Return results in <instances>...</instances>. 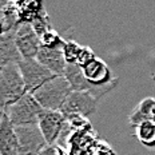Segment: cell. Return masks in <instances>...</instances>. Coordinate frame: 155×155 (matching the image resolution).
<instances>
[{"mask_svg":"<svg viewBox=\"0 0 155 155\" xmlns=\"http://www.w3.org/2000/svg\"><path fill=\"white\" fill-rule=\"evenodd\" d=\"M82 70L86 80L94 87L104 88V87L119 83V79L112 78L111 70L107 66V63L103 62L99 58H95L94 60L88 62L86 66L82 67Z\"/></svg>","mask_w":155,"mask_h":155,"instance_id":"8","label":"cell"},{"mask_svg":"<svg viewBox=\"0 0 155 155\" xmlns=\"http://www.w3.org/2000/svg\"><path fill=\"white\" fill-rule=\"evenodd\" d=\"M67 119L60 111L52 110H41L38 119V126L43 138L46 139L48 146H54V143L62 134Z\"/></svg>","mask_w":155,"mask_h":155,"instance_id":"7","label":"cell"},{"mask_svg":"<svg viewBox=\"0 0 155 155\" xmlns=\"http://www.w3.org/2000/svg\"><path fill=\"white\" fill-rule=\"evenodd\" d=\"M71 86L64 76H55L36 91L32 92V96L36 99L43 110L60 111L66 99L71 94Z\"/></svg>","mask_w":155,"mask_h":155,"instance_id":"2","label":"cell"},{"mask_svg":"<svg viewBox=\"0 0 155 155\" xmlns=\"http://www.w3.org/2000/svg\"><path fill=\"white\" fill-rule=\"evenodd\" d=\"M20 70L21 78L24 80L25 91L27 94H32L36 91L39 87H41L44 83L51 80L52 78L58 76L54 75L51 71H48L46 67H43L36 59H21L18 63Z\"/></svg>","mask_w":155,"mask_h":155,"instance_id":"5","label":"cell"},{"mask_svg":"<svg viewBox=\"0 0 155 155\" xmlns=\"http://www.w3.org/2000/svg\"><path fill=\"white\" fill-rule=\"evenodd\" d=\"M15 43L21 59H36L40 50V38L31 24H21L15 34Z\"/></svg>","mask_w":155,"mask_h":155,"instance_id":"9","label":"cell"},{"mask_svg":"<svg viewBox=\"0 0 155 155\" xmlns=\"http://www.w3.org/2000/svg\"><path fill=\"white\" fill-rule=\"evenodd\" d=\"M99 101L101 99H98L90 92L71 91L68 98L66 99L64 104L60 108V112L64 115L66 119L74 118V116L87 118V116L96 112Z\"/></svg>","mask_w":155,"mask_h":155,"instance_id":"4","label":"cell"},{"mask_svg":"<svg viewBox=\"0 0 155 155\" xmlns=\"http://www.w3.org/2000/svg\"><path fill=\"white\" fill-rule=\"evenodd\" d=\"M18 15L21 24H32L41 14L46 12L44 4L41 2H15Z\"/></svg>","mask_w":155,"mask_h":155,"instance_id":"14","label":"cell"},{"mask_svg":"<svg viewBox=\"0 0 155 155\" xmlns=\"http://www.w3.org/2000/svg\"><path fill=\"white\" fill-rule=\"evenodd\" d=\"M66 39L62 38V35L55 30H50L46 34L40 36V46L44 48H50V50H62Z\"/></svg>","mask_w":155,"mask_h":155,"instance_id":"16","label":"cell"},{"mask_svg":"<svg viewBox=\"0 0 155 155\" xmlns=\"http://www.w3.org/2000/svg\"><path fill=\"white\" fill-rule=\"evenodd\" d=\"M36 60L46 67L48 71L58 76H64V71L67 67V62L64 59L62 50H50V48L40 47L36 56Z\"/></svg>","mask_w":155,"mask_h":155,"instance_id":"11","label":"cell"},{"mask_svg":"<svg viewBox=\"0 0 155 155\" xmlns=\"http://www.w3.org/2000/svg\"><path fill=\"white\" fill-rule=\"evenodd\" d=\"M4 34V31H3V24H2V21H0V36Z\"/></svg>","mask_w":155,"mask_h":155,"instance_id":"19","label":"cell"},{"mask_svg":"<svg viewBox=\"0 0 155 155\" xmlns=\"http://www.w3.org/2000/svg\"><path fill=\"white\" fill-rule=\"evenodd\" d=\"M0 155H19V140L15 126L5 112L0 119Z\"/></svg>","mask_w":155,"mask_h":155,"instance_id":"10","label":"cell"},{"mask_svg":"<svg viewBox=\"0 0 155 155\" xmlns=\"http://www.w3.org/2000/svg\"><path fill=\"white\" fill-rule=\"evenodd\" d=\"M2 68H3V67H0V72H2Z\"/></svg>","mask_w":155,"mask_h":155,"instance_id":"20","label":"cell"},{"mask_svg":"<svg viewBox=\"0 0 155 155\" xmlns=\"http://www.w3.org/2000/svg\"><path fill=\"white\" fill-rule=\"evenodd\" d=\"M19 140V155H36L40 150L48 146L38 124H28L15 127Z\"/></svg>","mask_w":155,"mask_h":155,"instance_id":"6","label":"cell"},{"mask_svg":"<svg viewBox=\"0 0 155 155\" xmlns=\"http://www.w3.org/2000/svg\"><path fill=\"white\" fill-rule=\"evenodd\" d=\"M36 155H59V151L55 146H46L43 150H40Z\"/></svg>","mask_w":155,"mask_h":155,"instance_id":"18","label":"cell"},{"mask_svg":"<svg viewBox=\"0 0 155 155\" xmlns=\"http://www.w3.org/2000/svg\"><path fill=\"white\" fill-rule=\"evenodd\" d=\"M41 110L43 108L32 96V94H25L20 101L8 107L4 112L15 127H20V126L38 124V119Z\"/></svg>","mask_w":155,"mask_h":155,"instance_id":"3","label":"cell"},{"mask_svg":"<svg viewBox=\"0 0 155 155\" xmlns=\"http://www.w3.org/2000/svg\"><path fill=\"white\" fill-rule=\"evenodd\" d=\"M135 137L144 147L155 148V123L144 122L135 127Z\"/></svg>","mask_w":155,"mask_h":155,"instance_id":"15","label":"cell"},{"mask_svg":"<svg viewBox=\"0 0 155 155\" xmlns=\"http://www.w3.org/2000/svg\"><path fill=\"white\" fill-rule=\"evenodd\" d=\"M82 48H83V46L78 44L74 39H67L63 48H62L67 64H78L79 56H80V54H82Z\"/></svg>","mask_w":155,"mask_h":155,"instance_id":"17","label":"cell"},{"mask_svg":"<svg viewBox=\"0 0 155 155\" xmlns=\"http://www.w3.org/2000/svg\"><path fill=\"white\" fill-rule=\"evenodd\" d=\"M27 94L18 64H8L0 72V111L4 112Z\"/></svg>","mask_w":155,"mask_h":155,"instance_id":"1","label":"cell"},{"mask_svg":"<svg viewBox=\"0 0 155 155\" xmlns=\"http://www.w3.org/2000/svg\"><path fill=\"white\" fill-rule=\"evenodd\" d=\"M16 32H4L0 36V67L8 64H18L21 56L15 43Z\"/></svg>","mask_w":155,"mask_h":155,"instance_id":"13","label":"cell"},{"mask_svg":"<svg viewBox=\"0 0 155 155\" xmlns=\"http://www.w3.org/2000/svg\"><path fill=\"white\" fill-rule=\"evenodd\" d=\"M128 122L131 127H138L144 122H154L155 123V98L147 96L140 101L134 110L128 114Z\"/></svg>","mask_w":155,"mask_h":155,"instance_id":"12","label":"cell"}]
</instances>
